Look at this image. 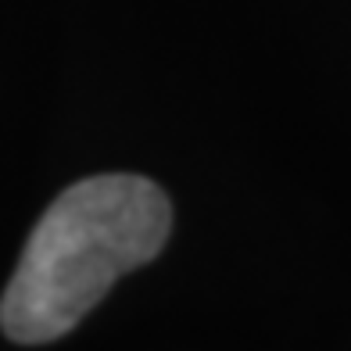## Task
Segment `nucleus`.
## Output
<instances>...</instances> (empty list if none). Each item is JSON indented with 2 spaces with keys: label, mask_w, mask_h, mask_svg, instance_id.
Here are the masks:
<instances>
[{
  "label": "nucleus",
  "mask_w": 351,
  "mask_h": 351,
  "mask_svg": "<svg viewBox=\"0 0 351 351\" xmlns=\"http://www.w3.org/2000/svg\"><path fill=\"white\" fill-rule=\"evenodd\" d=\"M172 208L143 176H93L69 186L29 233L0 298V326L19 344L69 333L119 276L147 265L169 241Z\"/></svg>",
  "instance_id": "f257e3e1"
}]
</instances>
